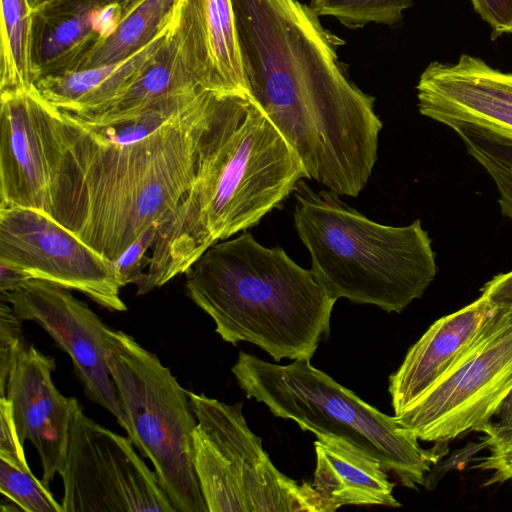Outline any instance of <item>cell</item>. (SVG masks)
Instances as JSON below:
<instances>
[{
  "label": "cell",
  "instance_id": "obj_1",
  "mask_svg": "<svg viewBox=\"0 0 512 512\" xmlns=\"http://www.w3.org/2000/svg\"><path fill=\"white\" fill-rule=\"evenodd\" d=\"M248 96L316 180L356 197L377 160L375 99L350 78L343 39L298 0H232Z\"/></svg>",
  "mask_w": 512,
  "mask_h": 512
},
{
  "label": "cell",
  "instance_id": "obj_2",
  "mask_svg": "<svg viewBox=\"0 0 512 512\" xmlns=\"http://www.w3.org/2000/svg\"><path fill=\"white\" fill-rule=\"evenodd\" d=\"M219 96H171L108 122L61 110L66 153L54 219L117 260L191 188Z\"/></svg>",
  "mask_w": 512,
  "mask_h": 512
},
{
  "label": "cell",
  "instance_id": "obj_3",
  "mask_svg": "<svg viewBox=\"0 0 512 512\" xmlns=\"http://www.w3.org/2000/svg\"><path fill=\"white\" fill-rule=\"evenodd\" d=\"M304 178L294 149L249 96H219L195 180L159 226L137 295L185 274L210 246L258 224Z\"/></svg>",
  "mask_w": 512,
  "mask_h": 512
},
{
  "label": "cell",
  "instance_id": "obj_4",
  "mask_svg": "<svg viewBox=\"0 0 512 512\" xmlns=\"http://www.w3.org/2000/svg\"><path fill=\"white\" fill-rule=\"evenodd\" d=\"M185 275L186 295L228 343L250 342L278 362L311 359L329 334L337 300L311 270L251 233L213 244Z\"/></svg>",
  "mask_w": 512,
  "mask_h": 512
},
{
  "label": "cell",
  "instance_id": "obj_5",
  "mask_svg": "<svg viewBox=\"0 0 512 512\" xmlns=\"http://www.w3.org/2000/svg\"><path fill=\"white\" fill-rule=\"evenodd\" d=\"M294 223L308 249L311 271L335 300L402 312L435 279L432 240L421 221L407 226L377 223L329 190L295 189Z\"/></svg>",
  "mask_w": 512,
  "mask_h": 512
},
{
  "label": "cell",
  "instance_id": "obj_6",
  "mask_svg": "<svg viewBox=\"0 0 512 512\" xmlns=\"http://www.w3.org/2000/svg\"><path fill=\"white\" fill-rule=\"evenodd\" d=\"M247 398L264 403L276 416L295 421L318 439L333 438L378 460L400 483L424 486L431 468L445 456L448 442L423 449L418 438L323 371L310 359L277 365L241 351L231 369Z\"/></svg>",
  "mask_w": 512,
  "mask_h": 512
},
{
  "label": "cell",
  "instance_id": "obj_7",
  "mask_svg": "<svg viewBox=\"0 0 512 512\" xmlns=\"http://www.w3.org/2000/svg\"><path fill=\"white\" fill-rule=\"evenodd\" d=\"M108 363L127 435L152 463L175 512H208L194 466L196 418L188 391L155 353L123 331L114 330Z\"/></svg>",
  "mask_w": 512,
  "mask_h": 512
},
{
  "label": "cell",
  "instance_id": "obj_8",
  "mask_svg": "<svg viewBox=\"0 0 512 512\" xmlns=\"http://www.w3.org/2000/svg\"><path fill=\"white\" fill-rule=\"evenodd\" d=\"M194 466L208 512H329L312 483L281 473L248 427L242 403L188 392Z\"/></svg>",
  "mask_w": 512,
  "mask_h": 512
},
{
  "label": "cell",
  "instance_id": "obj_9",
  "mask_svg": "<svg viewBox=\"0 0 512 512\" xmlns=\"http://www.w3.org/2000/svg\"><path fill=\"white\" fill-rule=\"evenodd\" d=\"M512 391V308L396 421L419 440L449 442L488 423Z\"/></svg>",
  "mask_w": 512,
  "mask_h": 512
},
{
  "label": "cell",
  "instance_id": "obj_10",
  "mask_svg": "<svg viewBox=\"0 0 512 512\" xmlns=\"http://www.w3.org/2000/svg\"><path fill=\"white\" fill-rule=\"evenodd\" d=\"M60 476L63 512H175L130 438L89 418L74 397Z\"/></svg>",
  "mask_w": 512,
  "mask_h": 512
},
{
  "label": "cell",
  "instance_id": "obj_11",
  "mask_svg": "<svg viewBox=\"0 0 512 512\" xmlns=\"http://www.w3.org/2000/svg\"><path fill=\"white\" fill-rule=\"evenodd\" d=\"M65 153L60 109L35 86L0 91V208L54 218Z\"/></svg>",
  "mask_w": 512,
  "mask_h": 512
},
{
  "label": "cell",
  "instance_id": "obj_12",
  "mask_svg": "<svg viewBox=\"0 0 512 512\" xmlns=\"http://www.w3.org/2000/svg\"><path fill=\"white\" fill-rule=\"evenodd\" d=\"M0 261L29 279L78 291L109 311L127 310L113 262L43 211L0 208Z\"/></svg>",
  "mask_w": 512,
  "mask_h": 512
},
{
  "label": "cell",
  "instance_id": "obj_13",
  "mask_svg": "<svg viewBox=\"0 0 512 512\" xmlns=\"http://www.w3.org/2000/svg\"><path fill=\"white\" fill-rule=\"evenodd\" d=\"M22 321L43 328L72 360L87 397L109 411L127 433L129 426L112 379L108 357L114 330L70 290L54 283L28 279L0 293Z\"/></svg>",
  "mask_w": 512,
  "mask_h": 512
},
{
  "label": "cell",
  "instance_id": "obj_14",
  "mask_svg": "<svg viewBox=\"0 0 512 512\" xmlns=\"http://www.w3.org/2000/svg\"><path fill=\"white\" fill-rule=\"evenodd\" d=\"M419 112L446 126L468 123L512 137V73L462 54L431 62L416 85Z\"/></svg>",
  "mask_w": 512,
  "mask_h": 512
},
{
  "label": "cell",
  "instance_id": "obj_15",
  "mask_svg": "<svg viewBox=\"0 0 512 512\" xmlns=\"http://www.w3.org/2000/svg\"><path fill=\"white\" fill-rule=\"evenodd\" d=\"M167 35L202 90L248 96L232 0H176Z\"/></svg>",
  "mask_w": 512,
  "mask_h": 512
},
{
  "label": "cell",
  "instance_id": "obj_16",
  "mask_svg": "<svg viewBox=\"0 0 512 512\" xmlns=\"http://www.w3.org/2000/svg\"><path fill=\"white\" fill-rule=\"evenodd\" d=\"M55 369L53 357L25 344L15 357L3 395L12 403L21 442L28 440L37 450L47 488L64 469L72 420L73 397L56 388L51 377Z\"/></svg>",
  "mask_w": 512,
  "mask_h": 512
},
{
  "label": "cell",
  "instance_id": "obj_17",
  "mask_svg": "<svg viewBox=\"0 0 512 512\" xmlns=\"http://www.w3.org/2000/svg\"><path fill=\"white\" fill-rule=\"evenodd\" d=\"M499 308L484 296L434 322L389 378L394 415L411 407L440 381L492 324Z\"/></svg>",
  "mask_w": 512,
  "mask_h": 512
},
{
  "label": "cell",
  "instance_id": "obj_18",
  "mask_svg": "<svg viewBox=\"0 0 512 512\" xmlns=\"http://www.w3.org/2000/svg\"><path fill=\"white\" fill-rule=\"evenodd\" d=\"M120 0H53L32 12L31 60L34 81L76 71L101 39L95 15Z\"/></svg>",
  "mask_w": 512,
  "mask_h": 512
},
{
  "label": "cell",
  "instance_id": "obj_19",
  "mask_svg": "<svg viewBox=\"0 0 512 512\" xmlns=\"http://www.w3.org/2000/svg\"><path fill=\"white\" fill-rule=\"evenodd\" d=\"M316 469L313 487L329 512L345 505L400 507L393 496L394 482L380 462L333 438L314 442Z\"/></svg>",
  "mask_w": 512,
  "mask_h": 512
},
{
  "label": "cell",
  "instance_id": "obj_20",
  "mask_svg": "<svg viewBox=\"0 0 512 512\" xmlns=\"http://www.w3.org/2000/svg\"><path fill=\"white\" fill-rule=\"evenodd\" d=\"M167 36L166 28L131 57L113 64L43 77L35 87L49 103L78 116L93 113L120 95L151 64Z\"/></svg>",
  "mask_w": 512,
  "mask_h": 512
},
{
  "label": "cell",
  "instance_id": "obj_21",
  "mask_svg": "<svg viewBox=\"0 0 512 512\" xmlns=\"http://www.w3.org/2000/svg\"><path fill=\"white\" fill-rule=\"evenodd\" d=\"M199 90L202 89L182 66L167 35L154 60L127 89L101 109L79 117L91 122H108L138 113L162 99Z\"/></svg>",
  "mask_w": 512,
  "mask_h": 512
},
{
  "label": "cell",
  "instance_id": "obj_22",
  "mask_svg": "<svg viewBox=\"0 0 512 512\" xmlns=\"http://www.w3.org/2000/svg\"><path fill=\"white\" fill-rule=\"evenodd\" d=\"M176 0H121L115 30L85 55L78 70L123 61L155 39L167 26Z\"/></svg>",
  "mask_w": 512,
  "mask_h": 512
},
{
  "label": "cell",
  "instance_id": "obj_23",
  "mask_svg": "<svg viewBox=\"0 0 512 512\" xmlns=\"http://www.w3.org/2000/svg\"><path fill=\"white\" fill-rule=\"evenodd\" d=\"M0 91L35 86L31 60L32 12L26 0H0Z\"/></svg>",
  "mask_w": 512,
  "mask_h": 512
},
{
  "label": "cell",
  "instance_id": "obj_24",
  "mask_svg": "<svg viewBox=\"0 0 512 512\" xmlns=\"http://www.w3.org/2000/svg\"><path fill=\"white\" fill-rule=\"evenodd\" d=\"M448 127L491 176L499 193L501 212L512 221V137L468 123H454Z\"/></svg>",
  "mask_w": 512,
  "mask_h": 512
},
{
  "label": "cell",
  "instance_id": "obj_25",
  "mask_svg": "<svg viewBox=\"0 0 512 512\" xmlns=\"http://www.w3.org/2000/svg\"><path fill=\"white\" fill-rule=\"evenodd\" d=\"M309 6L318 16H331L345 27L358 29L369 23L398 24L413 0H310Z\"/></svg>",
  "mask_w": 512,
  "mask_h": 512
},
{
  "label": "cell",
  "instance_id": "obj_26",
  "mask_svg": "<svg viewBox=\"0 0 512 512\" xmlns=\"http://www.w3.org/2000/svg\"><path fill=\"white\" fill-rule=\"evenodd\" d=\"M0 491L24 512H63L61 503L31 470L0 457Z\"/></svg>",
  "mask_w": 512,
  "mask_h": 512
},
{
  "label": "cell",
  "instance_id": "obj_27",
  "mask_svg": "<svg viewBox=\"0 0 512 512\" xmlns=\"http://www.w3.org/2000/svg\"><path fill=\"white\" fill-rule=\"evenodd\" d=\"M475 431L485 434L483 439L490 450V455L474 466L480 470L493 471L484 485L512 482V414L497 423L489 421Z\"/></svg>",
  "mask_w": 512,
  "mask_h": 512
},
{
  "label": "cell",
  "instance_id": "obj_28",
  "mask_svg": "<svg viewBox=\"0 0 512 512\" xmlns=\"http://www.w3.org/2000/svg\"><path fill=\"white\" fill-rule=\"evenodd\" d=\"M0 300V396H3L12 364L25 342L21 331L22 320L8 302Z\"/></svg>",
  "mask_w": 512,
  "mask_h": 512
},
{
  "label": "cell",
  "instance_id": "obj_29",
  "mask_svg": "<svg viewBox=\"0 0 512 512\" xmlns=\"http://www.w3.org/2000/svg\"><path fill=\"white\" fill-rule=\"evenodd\" d=\"M157 223L149 228L131 246H129L120 257L113 261L117 278L121 287L128 284H139L145 275V267L148 265V250H151L159 226Z\"/></svg>",
  "mask_w": 512,
  "mask_h": 512
},
{
  "label": "cell",
  "instance_id": "obj_30",
  "mask_svg": "<svg viewBox=\"0 0 512 512\" xmlns=\"http://www.w3.org/2000/svg\"><path fill=\"white\" fill-rule=\"evenodd\" d=\"M0 427V457L24 470H31L16 429L12 403L6 396H0Z\"/></svg>",
  "mask_w": 512,
  "mask_h": 512
},
{
  "label": "cell",
  "instance_id": "obj_31",
  "mask_svg": "<svg viewBox=\"0 0 512 512\" xmlns=\"http://www.w3.org/2000/svg\"><path fill=\"white\" fill-rule=\"evenodd\" d=\"M471 3L491 27L492 39L512 33V0H471Z\"/></svg>",
  "mask_w": 512,
  "mask_h": 512
},
{
  "label": "cell",
  "instance_id": "obj_32",
  "mask_svg": "<svg viewBox=\"0 0 512 512\" xmlns=\"http://www.w3.org/2000/svg\"><path fill=\"white\" fill-rule=\"evenodd\" d=\"M488 444L483 439L482 442L475 443L470 442L465 447L454 451L447 459L443 461H439L436 463L425 478L424 487L428 490H433L436 488L439 481L451 470L459 469L466 466L473 457L483 450L487 448Z\"/></svg>",
  "mask_w": 512,
  "mask_h": 512
},
{
  "label": "cell",
  "instance_id": "obj_33",
  "mask_svg": "<svg viewBox=\"0 0 512 512\" xmlns=\"http://www.w3.org/2000/svg\"><path fill=\"white\" fill-rule=\"evenodd\" d=\"M481 295L498 308H512V271L494 276L481 288Z\"/></svg>",
  "mask_w": 512,
  "mask_h": 512
},
{
  "label": "cell",
  "instance_id": "obj_34",
  "mask_svg": "<svg viewBox=\"0 0 512 512\" xmlns=\"http://www.w3.org/2000/svg\"><path fill=\"white\" fill-rule=\"evenodd\" d=\"M29 278L13 266L0 261V293L12 291Z\"/></svg>",
  "mask_w": 512,
  "mask_h": 512
},
{
  "label": "cell",
  "instance_id": "obj_35",
  "mask_svg": "<svg viewBox=\"0 0 512 512\" xmlns=\"http://www.w3.org/2000/svg\"><path fill=\"white\" fill-rule=\"evenodd\" d=\"M512 414V391L497 412L499 420H504Z\"/></svg>",
  "mask_w": 512,
  "mask_h": 512
},
{
  "label": "cell",
  "instance_id": "obj_36",
  "mask_svg": "<svg viewBox=\"0 0 512 512\" xmlns=\"http://www.w3.org/2000/svg\"><path fill=\"white\" fill-rule=\"evenodd\" d=\"M53 0H26L31 12H34Z\"/></svg>",
  "mask_w": 512,
  "mask_h": 512
}]
</instances>
